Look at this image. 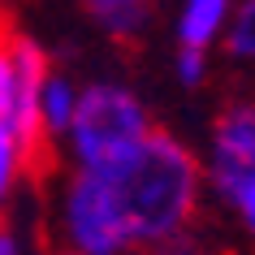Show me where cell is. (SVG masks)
I'll return each instance as SVG.
<instances>
[{
	"instance_id": "1",
	"label": "cell",
	"mask_w": 255,
	"mask_h": 255,
	"mask_svg": "<svg viewBox=\"0 0 255 255\" xmlns=\"http://www.w3.org/2000/svg\"><path fill=\"white\" fill-rule=\"evenodd\" d=\"M91 173H100L113 190L130 242L177 238L199 208V164L160 126H147L134 147Z\"/></svg>"
},
{
	"instance_id": "2",
	"label": "cell",
	"mask_w": 255,
	"mask_h": 255,
	"mask_svg": "<svg viewBox=\"0 0 255 255\" xmlns=\"http://www.w3.org/2000/svg\"><path fill=\"white\" fill-rule=\"evenodd\" d=\"M13 52V156L22 160V173L30 177L35 195H48V182L56 173V147H52V126L43 117V82H48V56L30 39H9Z\"/></svg>"
},
{
	"instance_id": "3",
	"label": "cell",
	"mask_w": 255,
	"mask_h": 255,
	"mask_svg": "<svg viewBox=\"0 0 255 255\" xmlns=\"http://www.w3.org/2000/svg\"><path fill=\"white\" fill-rule=\"evenodd\" d=\"M69 126H74V147H78L82 169H104L126 147H134L143 138L147 117H143V104L130 91H121V87H87L74 100Z\"/></svg>"
},
{
	"instance_id": "4",
	"label": "cell",
	"mask_w": 255,
	"mask_h": 255,
	"mask_svg": "<svg viewBox=\"0 0 255 255\" xmlns=\"http://www.w3.org/2000/svg\"><path fill=\"white\" fill-rule=\"evenodd\" d=\"M69 234L78 255H121L130 247L117 199L104 186V177L91 169H82L69 186Z\"/></svg>"
},
{
	"instance_id": "5",
	"label": "cell",
	"mask_w": 255,
	"mask_h": 255,
	"mask_svg": "<svg viewBox=\"0 0 255 255\" xmlns=\"http://www.w3.org/2000/svg\"><path fill=\"white\" fill-rule=\"evenodd\" d=\"M216 186L225 199L255 177V104H229L216 117Z\"/></svg>"
},
{
	"instance_id": "6",
	"label": "cell",
	"mask_w": 255,
	"mask_h": 255,
	"mask_svg": "<svg viewBox=\"0 0 255 255\" xmlns=\"http://www.w3.org/2000/svg\"><path fill=\"white\" fill-rule=\"evenodd\" d=\"M113 39H134L151 13V0H82Z\"/></svg>"
},
{
	"instance_id": "7",
	"label": "cell",
	"mask_w": 255,
	"mask_h": 255,
	"mask_svg": "<svg viewBox=\"0 0 255 255\" xmlns=\"http://www.w3.org/2000/svg\"><path fill=\"white\" fill-rule=\"evenodd\" d=\"M229 0H186V13H182V48H199L216 35L221 17H225Z\"/></svg>"
},
{
	"instance_id": "8",
	"label": "cell",
	"mask_w": 255,
	"mask_h": 255,
	"mask_svg": "<svg viewBox=\"0 0 255 255\" xmlns=\"http://www.w3.org/2000/svg\"><path fill=\"white\" fill-rule=\"evenodd\" d=\"M43 117H48V126H52V134L61 130V126H69V117H74V95H69V87L61 78L43 82Z\"/></svg>"
},
{
	"instance_id": "9",
	"label": "cell",
	"mask_w": 255,
	"mask_h": 255,
	"mask_svg": "<svg viewBox=\"0 0 255 255\" xmlns=\"http://www.w3.org/2000/svg\"><path fill=\"white\" fill-rule=\"evenodd\" d=\"M229 52L238 56H255V0H242L234 26H229Z\"/></svg>"
},
{
	"instance_id": "10",
	"label": "cell",
	"mask_w": 255,
	"mask_h": 255,
	"mask_svg": "<svg viewBox=\"0 0 255 255\" xmlns=\"http://www.w3.org/2000/svg\"><path fill=\"white\" fill-rule=\"evenodd\" d=\"M9 113H13V52L9 43H0V121L9 126Z\"/></svg>"
},
{
	"instance_id": "11",
	"label": "cell",
	"mask_w": 255,
	"mask_h": 255,
	"mask_svg": "<svg viewBox=\"0 0 255 255\" xmlns=\"http://www.w3.org/2000/svg\"><path fill=\"white\" fill-rule=\"evenodd\" d=\"M9 173H13V130H9L4 121H0V199H4Z\"/></svg>"
},
{
	"instance_id": "12",
	"label": "cell",
	"mask_w": 255,
	"mask_h": 255,
	"mask_svg": "<svg viewBox=\"0 0 255 255\" xmlns=\"http://www.w3.org/2000/svg\"><path fill=\"white\" fill-rule=\"evenodd\" d=\"M234 203H238V212H242V221H247V229L255 234V177L238 186V195H234Z\"/></svg>"
},
{
	"instance_id": "13",
	"label": "cell",
	"mask_w": 255,
	"mask_h": 255,
	"mask_svg": "<svg viewBox=\"0 0 255 255\" xmlns=\"http://www.w3.org/2000/svg\"><path fill=\"white\" fill-rule=\"evenodd\" d=\"M199 74H203V52L199 48H182V78L199 82Z\"/></svg>"
},
{
	"instance_id": "14",
	"label": "cell",
	"mask_w": 255,
	"mask_h": 255,
	"mask_svg": "<svg viewBox=\"0 0 255 255\" xmlns=\"http://www.w3.org/2000/svg\"><path fill=\"white\" fill-rule=\"evenodd\" d=\"M0 255H17V247H13V238H9L4 221H0Z\"/></svg>"
},
{
	"instance_id": "15",
	"label": "cell",
	"mask_w": 255,
	"mask_h": 255,
	"mask_svg": "<svg viewBox=\"0 0 255 255\" xmlns=\"http://www.w3.org/2000/svg\"><path fill=\"white\" fill-rule=\"evenodd\" d=\"M4 26H9V22H4V13H0V43H9V39H13V35H4Z\"/></svg>"
}]
</instances>
